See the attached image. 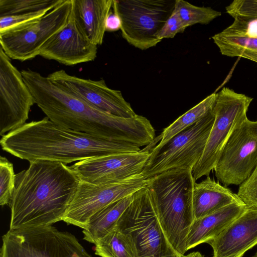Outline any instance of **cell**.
Wrapping results in <instances>:
<instances>
[{
    "label": "cell",
    "mask_w": 257,
    "mask_h": 257,
    "mask_svg": "<svg viewBox=\"0 0 257 257\" xmlns=\"http://www.w3.org/2000/svg\"><path fill=\"white\" fill-rule=\"evenodd\" d=\"M0 257H92L76 237L51 225L9 229Z\"/></svg>",
    "instance_id": "8992f818"
},
{
    "label": "cell",
    "mask_w": 257,
    "mask_h": 257,
    "mask_svg": "<svg viewBox=\"0 0 257 257\" xmlns=\"http://www.w3.org/2000/svg\"><path fill=\"white\" fill-rule=\"evenodd\" d=\"M252 257H257V251L255 252V253Z\"/></svg>",
    "instance_id": "836d02e7"
},
{
    "label": "cell",
    "mask_w": 257,
    "mask_h": 257,
    "mask_svg": "<svg viewBox=\"0 0 257 257\" xmlns=\"http://www.w3.org/2000/svg\"><path fill=\"white\" fill-rule=\"evenodd\" d=\"M237 195L247 206L257 208V166L249 177L239 186Z\"/></svg>",
    "instance_id": "f1b7e54d"
},
{
    "label": "cell",
    "mask_w": 257,
    "mask_h": 257,
    "mask_svg": "<svg viewBox=\"0 0 257 257\" xmlns=\"http://www.w3.org/2000/svg\"><path fill=\"white\" fill-rule=\"evenodd\" d=\"M49 12L47 10H43L33 13L1 17L0 32L36 20L44 16Z\"/></svg>",
    "instance_id": "f546056e"
},
{
    "label": "cell",
    "mask_w": 257,
    "mask_h": 257,
    "mask_svg": "<svg viewBox=\"0 0 257 257\" xmlns=\"http://www.w3.org/2000/svg\"><path fill=\"white\" fill-rule=\"evenodd\" d=\"M121 28V21L118 15L113 11L110 10L105 22V31L114 32Z\"/></svg>",
    "instance_id": "1f68e13d"
},
{
    "label": "cell",
    "mask_w": 257,
    "mask_h": 257,
    "mask_svg": "<svg viewBox=\"0 0 257 257\" xmlns=\"http://www.w3.org/2000/svg\"><path fill=\"white\" fill-rule=\"evenodd\" d=\"M21 72L35 103L56 124L140 147L155 141V130L146 117L137 114L125 118L102 111L55 84L47 76L29 69Z\"/></svg>",
    "instance_id": "6da1fadb"
},
{
    "label": "cell",
    "mask_w": 257,
    "mask_h": 257,
    "mask_svg": "<svg viewBox=\"0 0 257 257\" xmlns=\"http://www.w3.org/2000/svg\"><path fill=\"white\" fill-rule=\"evenodd\" d=\"M80 180L63 163L47 160L30 162L16 175L9 204L10 229L51 225L62 221Z\"/></svg>",
    "instance_id": "7a4b0ae2"
},
{
    "label": "cell",
    "mask_w": 257,
    "mask_h": 257,
    "mask_svg": "<svg viewBox=\"0 0 257 257\" xmlns=\"http://www.w3.org/2000/svg\"><path fill=\"white\" fill-rule=\"evenodd\" d=\"M35 103L21 72L0 47V135L24 125Z\"/></svg>",
    "instance_id": "4fadbf2b"
},
{
    "label": "cell",
    "mask_w": 257,
    "mask_h": 257,
    "mask_svg": "<svg viewBox=\"0 0 257 257\" xmlns=\"http://www.w3.org/2000/svg\"><path fill=\"white\" fill-rule=\"evenodd\" d=\"M113 0H72V11L78 29L90 42L102 44L107 17Z\"/></svg>",
    "instance_id": "ac0fdd59"
},
{
    "label": "cell",
    "mask_w": 257,
    "mask_h": 257,
    "mask_svg": "<svg viewBox=\"0 0 257 257\" xmlns=\"http://www.w3.org/2000/svg\"><path fill=\"white\" fill-rule=\"evenodd\" d=\"M94 251L101 257H134L116 225L96 242Z\"/></svg>",
    "instance_id": "484cf974"
},
{
    "label": "cell",
    "mask_w": 257,
    "mask_h": 257,
    "mask_svg": "<svg viewBox=\"0 0 257 257\" xmlns=\"http://www.w3.org/2000/svg\"><path fill=\"white\" fill-rule=\"evenodd\" d=\"M116 227L134 257H181L160 224L151 193L147 186L133 195Z\"/></svg>",
    "instance_id": "5b68a950"
},
{
    "label": "cell",
    "mask_w": 257,
    "mask_h": 257,
    "mask_svg": "<svg viewBox=\"0 0 257 257\" xmlns=\"http://www.w3.org/2000/svg\"><path fill=\"white\" fill-rule=\"evenodd\" d=\"M256 166L257 120L247 117L231 135L214 170L223 186H239Z\"/></svg>",
    "instance_id": "7c38bea8"
},
{
    "label": "cell",
    "mask_w": 257,
    "mask_h": 257,
    "mask_svg": "<svg viewBox=\"0 0 257 257\" xmlns=\"http://www.w3.org/2000/svg\"><path fill=\"white\" fill-rule=\"evenodd\" d=\"M148 179L142 174L120 181L94 184L80 181L62 221L67 224L86 228L90 218L99 211L146 187Z\"/></svg>",
    "instance_id": "8fae6325"
},
{
    "label": "cell",
    "mask_w": 257,
    "mask_h": 257,
    "mask_svg": "<svg viewBox=\"0 0 257 257\" xmlns=\"http://www.w3.org/2000/svg\"><path fill=\"white\" fill-rule=\"evenodd\" d=\"M181 257H204V256L199 251H193L188 254H184Z\"/></svg>",
    "instance_id": "d6a6232c"
},
{
    "label": "cell",
    "mask_w": 257,
    "mask_h": 257,
    "mask_svg": "<svg viewBox=\"0 0 257 257\" xmlns=\"http://www.w3.org/2000/svg\"><path fill=\"white\" fill-rule=\"evenodd\" d=\"M212 257H242L257 244V208L244 211L218 236L209 241Z\"/></svg>",
    "instance_id": "e0dca14e"
},
{
    "label": "cell",
    "mask_w": 257,
    "mask_h": 257,
    "mask_svg": "<svg viewBox=\"0 0 257 257\" xmlns=\"http://www.w3.org/2000/svg\"><path fill=\"white\" fill-rule=\"evenodd\" d=\"M72 6V0H63L41 18L0 32V47L14 60L36 57L44 44L67 24Z\"/></svg>",
    "instance_id": "30bf717a"
},
{
    "label": "cell",
    "mask_w": 257,
    "mask_h": 257,
    "mask_svg": "<svg viewBox=\"0 0 257 257\" xmlns=\"http://www.w3.org/2000/svg\"><path fill=\"white\" fill-rule=\"evenodd\" d=\"M63 0H0V17L51 11Z\"/></svg>",
    "instance_id": "cb8c5ba5"
},
{
    "label": "cell",
    "mask_w": 257,
    "mask_h": 257,
    "mask_svg": "<svg viewBox=\"0 0 257 257\" xmlns=\"http://www.w3.org/2000/svg\"><path fill=\"white\" fill-rule=\"evenodd\" d=\"M97 53V46L81 33L71 10L67 24L44 44L39 55L71 66L92 61Z\"/></svg>",
    "instance_id": "2e32d148"
},
{
    "label": "cell",
    "mask_w": 257,
    "mask_h": 257,
    "mask_svg": "<svg viewBox=\"0 0 257 257\" xmlns=\"http://www.w3.org/2000/svg\"><path fill=\"white\" fill-rule=\"evenodd\" d=\"M176 0H113L121 21L122 37L131 45L146 50L161 41L158 35L173 12Z\"/></svg>",
    "instance_id": "ba28073f"
},
{
    "label": "cell",
    "mask_w": 257,
    "mask_h": 257,
    "mask_svg": "<svg viewBox=\"0 0 257 257\" xmlns=\"http://www.w3.org/2000/svg\"><path fill=\"white\" fill-rule=\"evenodd\" d=\"M0 144L4 151L29 162L47 160L65 164L141 150L133 144L107 140L67 128L47 117L26 123L3 136Z\"/></svg>",
    "instance_id": "3957f363"
},
{
    "label": "cell",
    "mask_w": 257,
    "mask_h": 257,
    "mask_svg": "<svg viewBox=\"0 0 257 257\" xmlns=\"http://www.w3.org/2000/svg\"><path fill=\"white\" fill-rule=\"evenodd\" d=\"M160 224L169 242L181 255L195 220L193 193L195 180L192 169L177 168L148 178Z\"/></svg>",
    "instance_id": "277c9868"
},
{
    "label": "cell",
    "mask_w": 257,
    "mask_h": 257,
    "mask_svg": "<svg viewBox=\"0 0 257 257\" xmlns=\"http://www.w3.org/2000/svg\"><path fill=\"white\" fill-rule=\"evenodd\" d=\"M242 201L237 194L207 176L194 183L193 205L195 220L202 218L233 203Z\"/></svg>",
    "instance_id": "ffe728a7"
},
{
    "label": "cell",
    "mask_w": 257,
    "mask_h": 257,
    "mask_svg": "<svg viewBox=\"0 0 257 257\" xmlns=\"http://www.w3.org/2000/svg\"><path fill=\"white\" fill-rule=\"evenodd\" d=\"M217 93L211 94L164 128L160 136V141L155 147L163 146L173 137L204 117L213 109Z\"/></svg>",
    "instance_id": "7402d4cb"
},
{
    "label": "cell",
    "mask_w": 257,
    "mask_h": 257,
    "mask_svg": "<svg viewBox=\"0 0 257 257\" xmlns=\"http://www.w3.org/2000/svg\"><path fill=\"white\" fill-rule=\"evenodd\" d=\"M212 39L222 55L243 58L257 63V38L233 36L220 32Z\"/></svg>",
    "instance_id": "603a6c76"
},
{
    "label": "cell",
    "mask_w": 257,
    "mask_h": 257,
    "mask_svg": "<svg viewBox=\"0 0 257 257\" xmlns=\"http://www.w3.org/2000/svg\"><path fill=\"white\" fill-rule=\"evenodd\" d=\"M246 207L243 201L233 203L195 220L187 237V251L214 239L237 218Z\"/></svg>",
    "instance_id": "d6986e66"
},
{
    "label": "cell",
    "mask_w": 257,
    "mask_h": 257,
    "mask_svg": "<svg viewBox=\"0 0 257 257\" xmlns=\"http://www.w3.org/2000/svg\"><path fill=\"white\" fill-rule=\"evenodd\" d=\"M252 98L224 87L217 93L213 111L215 118L204 152L192 170L195 181L209 176L235 128L246 118Z\"/></svg>",
    "instance_id": "9c48e42d"
},
{
    "label": "cell",
    "mask_w": 257,
    "mask_h": 257,
    "mask_svg": "<svg viewBox=\"0 0 257 257\" xmlns=\"http://www.w3.org/2000/svg\"><path fill=\"white\" fill-rule=\"evenodd\" d=\"M47 77L55 84L102 111L125 118L137 115L121 91L109 88L103 79L93 80L79 78L69 74L64 70L54 71Z\"/></svg>",
    "instance_id": "5bb4252c"
},
{
    "label": "cell",
    "mask_w": 257,
    "mask_h": 257,
    "mask_svg": "<svg viewBox=\"0 0 257 257\" xmlns=\"http://www.w3.org/2000/svg\"><path fill=\"white\" fill-rule=\"evenodd\" d=\"M13 165L6 157H0V205H9L15 185Z\"/></svg>",
    "instance_id": "4316f807"
},
{
    "label": "cell",
    "mask_w": 257,
    "mask_h": 257,
    "mask_svg": "<svg viewBox=\"0 0 257 257\" xmlns=\"http://www.w3.org/2000/svg\"><path fill=\"white\" fill-rule=\"evenodd\" d=\"M225 10L233 18L257 19V0H235Z\"/></svg>",
    "instance_id": "83f0119b"
},
{
    "label": "cell",
    "mask_w": 257,
    "mask_h": 257,
    "mask_svg": "<svg viewBox=\"0 0 257 257\" xmlns=\"http://www.w3.org/2000/svg\"><path fill=\"white\" fill-rule=\"evenodd\" d=\"M212 109L163 146L152 149L142 173L145 179L174 169L193 170L204 152L214 122L215 115Z\"/></svg>",
    "instance_id": "52a82bcc"
},
{
    "label": "cell",
    "mask_w": 257,
    "mask_h": 257,
    "mask_svg": "<svg viewBox=\"0 0 257 257\" xmlns=\"http://www.w3.org/2000/svg\"><path fill=\"white\" fill-rule=\"evenodd\" d=\"M175 9L178 12L185 25L207 24L221 13L210 7H198L184 0H176Z\"/></svg>",
    "instance_id": "d4e9b609"
},
{
    "label": "cell",
    "mask_w": 257,
    "mask_h": 257,
    "mask_svg": "<svg viewBox=\"0 0 257 257\" xmlns=\"http://www.w3.org/2000/svg\"><path fill=\"white\" fill-rule=\"evenodd\" d=\"M150 151L113 154L77 162L71 168L79 180L101 184L120 181L142 173Z\"/></svg>",
    "instance_id": "9a60e30c"
},
{
    "label": "cell",
    "mask_w": 257,
    "mask_h": 257,
    "mask_svg": "<svg viewBox=\"0 0 257 257\" xmlns=\"http://www.w3.org/2000/svg\"><path fill=\"white\" fill-rule=\"evenodd\" d=\"M133 194L115 201L106 206L89 220L82 230L83 239L95 244L116 224L118 220L132 201Z\"/></svg>",
    "instance_id": "44dd1931"
},
{
    "label": "cell",
    "mask_w": 257,
    "mask_h": 257,
    "mask_svg": "<svg viewBox=\"0 0 257 257\" xmlns=\"http://www.w3.org/2000/svg\"><path fill=\"white\" fill-rule=\"evenodd\" d=\"M187 27L175 9L159 33L158 38L160 40L164 38H173L179 33H183Z\"/></svg>",
    "instance_id": "4dcf8cb0"
}]
</instances>
